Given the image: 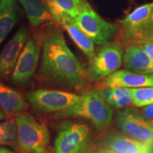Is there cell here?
I'll return each mask as SVG.
<instances>
[{"label": "cell", "mask_w": 153, "mask_h": 153, "mask_svg": "<svg viewBox=\"0 0 153 153\" xmlns=\"http://www.w3.org/2000/svg\"><path fill=\"white\" fill-rule=\"evenodd\" d=\"M38 75L45 83L68 89L85 85L84 69L67 45L60 30L51 26L44 33Z\"/></svg>", "instance_id": "obj_1"}, {"label": "cell", "mask_w": 153, "mask_h": 153, "mask_svg": "<svg viewBox=\"0 0 153 153\" xmlns=\"http://www.w3.org/2000/svg\"><path fill=\"white\" fill-rule=\"evenodd\" d=\"M120 43L123 45L153 42V2L137 7L120 22Z\"/></svg>", "instance_id": "obj_2"}, {"label": "cell", "mask_w": 153, "mask_h": 153, "mask_svg": "<svg viewBox=\"0 0 153 153\" xmlns=\"http://www.w3.org/2000/svg\"><path fill=\"white\" fill-rule=\"evenodd\" d=\"M111 107L97 91H90L81 96L79 101L62 112L57 113L60 118L82 117L91 120L96 126H109L113 118Z\"/></svg>", "instance_id": "obj_3"}, {"label": "cell", "mask_w": 153, "mask_h": 153, "mask_svg": "<svg viewBox=\"0 0 153 153\" xmlns=\"http://www.w3.org/2000/svg\"><path fill=\"white\" fill-rule=\"evenodd\" d=\"M17 149L22 153H46L50 133L46 125L38 121L30 114H18Z\"/></svg>", "instance_id": "obj_4"}, {"label": "cell", "mask_w": 153, "mask_h": 153, "mask_svg": "<svg viewBox=\"0 0 153 153\" xmlns=\"http://www.w3.org/2000/svg\"><path fill=\"white\" fill-rule=\"evenodd\" d=\"M72 21L94 43L98 45L109 43L118 32L117 26L101 19L87 0L81 11Z\"/></svg>", "instance_id": "obj_5"}, {"label": "cell", "mask_w": 153, "mask_h": 153, "mask_svg": "<svg viewBox=\"0 0 153 153\" xmlns=\"http://www.w3.org/2000/svg\"><path fill=\"white\" fill-rule=\"evenodd\" d=\"M80 99L81 96L76 94L53 89H37L26 95V99L34 109L43 114L64 111Z\"/></svg>", "instance_id": "obj_6"}, {"label": "cell", "mask_w": 153, "mask_h": 153, "mask_svg": "<svg viewBox=\"0 0 153 153\" xmlns=\"http://www.w3.org/2000/svg\"><path fill=\"white\" fill-rule=\"evenodd\" d=\"M90 131L83 122H71L61 126L51 153H82L90 147Z\"/></svg>", "instance_id": "obj_7"}, {"label": "cell", "mask_w": 153, "mask_h": 153, "mask_svg": "<svg viewBox=\"0 0 153 153\" xmlns=\"http://www.w3.org/2000/svg\"><path fill=\"white\" fill-rule=\"evenodd\" d=\"M123 48L120 42H111L102 48L91 60L88 74L94 82H99L117 71L123 62Z\"/></svg>", "instance_id": "obj_8"}, {"label": "cell", "mask_w": 153, "mask_h": 153, "mask_svg": "<svg viewBox=\"0 0 153 153\" xmlns=\"http://www.w3.org/2000/svg\"><path fill=\"white\" fill-rule=\"evenodd\" d=\"M116 125L126 135L153 147V126L142 115L130 108L117 113Z\"/></svg>", "instance_id": "obj_9"}, {"label": "cell", "mask_w": 153, "mask_h": 153, "mask_svg": "<svg viewBox=\"0 0 153 153\" xmlns=\"http://www.w3.org/2000/svg\"><path fill=\"white\" fill-rule=\"evenodd\" d=\"M39 61V48L33 36L28 38L11 77L13 85L24 87L31 81Z\"/></svg>", "instance_id": "obj_10"}, {"label": "cell", "mask_w": 153, "mask_h": 153, "mask_svg": "<svg viewBox=\"0 0 153 153\" xmlns=\"http://www.w3.org/2000/svg\"><path fill=\"white\" fill-rule=\"evenodd\" d=\"M28 30L23 26L19 28L0 53V79L12 75L17 61L28 39Z\"/></svg>", "instance_id": "obj_11"}, {"label": "cell", "mask_w": 153, "mask_h": 153, "mask_svg": "<svg viewBox=\"0 0 153 153\" xmlns=\"http://www.w3.org/2000/svg\"><path fill=\"white\" fill-rule=\"evenodd\" d=\"M101 145L116 153H144L152 148L116 131H109L104 135Z\"/></svg>", "instance_id": "obj_12"}, {"label": "cell", "mask_w": 153, "mask_h": 153, "mask_svg": "<svg viewBox=\"0 0 153 153\" xmlns=\"http://www.w3.org/2000/svg\"><path fill=\"white\" fill-rule=\"evenodd\" d=\"M101 87L139 88L153 87V74H140L128 70H117L101 81Z\"/></svg>", "instance_id": "obj_13"}, {"label": "cell", "mask_w": 153, "mask_h": 153, "mask_svg": "<svg viewBox=\"0 0 153 153\" xmlns=\"http://www.w3.org/2000/svg\"><path fill=\"white\" fill-rule=\"evenodd\" d=\"M122 63L128 71L140 74H153V62L140 45H125Z\"/></svg>", "instance_id": "obj_14"}, {"label": "cell", "mask_w": 153, "mask_h": 153, "mask_svg": "<svg viewBox=\"0 0 153 153\" xmlns=\"http://www.w3.org/2000/svg\"><path fill=\"white\" fill-rule=\"evenodd\" d=\"M51 19L61 25L72 20L81 11L85 0H43Z\"/></svg>", "instance_id": "obj_15"}, {"label": "cell", "mask_w": 153, "mask_h": 153, "mask_svg": "<svg viewBox=\"0 0 153 153\" xmlns=\"http://www.w3.org/2000/svg\"><path fill=\"white\" fill-rule=\"evenodd\" d=\"M19 11L16 0L0 1V45L18 22Z\"/></svg>", "instance_id": "obj_16"}, {"label": "cell", "mask_w": 153, "mask_h": 153, "mask_svg": "<svg viewBox=\"0 0 153 153\" xmlns=\"http://www.w3.org/2000/svg\"><path fill=\"white\" fill-rule=\"evenodd\" d=\"M27 108L23 96L13 88L0 82V108L7 114H18Z\"/></svg>", "instance_id": "obj_17"}, {"label": "cell", "mask_w": 153, "mask_h": 153, "mask_svg": "<svg viewBox=\"0 0 153 153\" xmlns=\"http://www.w3.org/2000/svg\"><path fill=\"white\" fill-rule=\"evenodd\" d=\"M22 5L27 19L33 27L52 20L45 4L40 0H18Z\"/></svg>", "instance_id": "obj_18"}, {"label": "cell", "mask_w": 153, "mask_h": 153, "mask_svg": "<svg viewBox=\"0 0 153 153\" xmlns=\"http://www.w3.org/2000/svg\"><path fill=\"white\" fill-rule=\"evenodd\" d=\"M61 26L68 32L72 41L81 50L82 53L91 60L95 55L94 43L84 33L72 20L65 21L61 24Z\"/></svg>", "instance_id": "obj_19"}, {"label": "cell", "mask_w": 153, "mask_h": 153, "mask_svg": "<svg viewBox=\"0 0 153 153\" xmlns=\"http://www.w3.org/2000/svg\"><path fill=\"white\" fill-rule=\"evenodd\" d=\"M97 91L108 104L116 108H124L133 103L132 93L129 88L101 87Z\"/></svg>", "instance_id": "obj_20"}, {"label": "cell", "mask_w": 153, "mask_h": 153, "mask_svg": "<svg viewBox=\"0 0 153 153\" xmlns=\"http://www.w3.org/2000/svg\"><path fill=\"white\" fill-rule=\"evenodd\" d=\"M132 97L134 106L144 107L153 104V87L131 88Z\"/></svg>", "instance_id": "obj_21"}, {"label": "cell", "mask_w": 153, "mask_h": 153, "mask_svg": "<svg viewBox=\"0 0 153 153\" xmlns=\"http://www.w3.org/2000/svg\"><path fill=\"white\" fill-rule=\"evenodd\" d=\"M4 126V133L2 145L11 146L17 148V125L15 118H9L3 122Z\"/></svg>", "instance_id": "obj_22"}, {"label": "cell", "mask_w": 153, "mask_h": 153, "mask_svg": "<svg viewBox=\"0 0 153 153\" xmlns=\"http://www.w3.org/2000/svg\"><path fill=\"white\" fill-rule=\"evenodd\" d=\"M141 115L153 126V104L145 106L141 110Z\"/></svg>", "instance_id": "obj_23"}, {"label": "cell", "mask_w": 153, "mask_h": 153, "mask_svg": "<svg viewBox=\"0 0 153 153\" xmlns=\"http://www.w3.org/2000/svg\"><path fill=\"white\" fill-rule=\"evenodd\" d=\"M140 46L144 50L145 52L148 55V56L150 57L151 60L153 62V42H152V43L143 44V45H140Z\"/></svg>", "instance_id": "obj_24"}, {"label": "cell", "mask_w": 153, "mask_h": 153, "mask_svg": "<svg viewBox=\"0 0 153 153\" xmlns=\"http://www.w3.org/2000/svg\"><path fill=\"white\" fill-rule=\"evenodd\" d=\"M4 133V123H0V145H2Z\"/></svg>", "instance_id": "obj_25"}, {"label": "cell", "mask_w": 153, "mask_h": 153, "mask_svg": "<svg viewBox=\"0 0 153 153\" xmlns=\"http://www.w3.org/2000/svg\"><path fill=\"white\" fill-rule=\"evenodd\" d=\"M0 153H14V152H13L12 150H9V148L0 147Z\"/></svg>", "instance_id": "obj_26"}, {"label": "cell", "mask_w": 153, "mask_h": 153, "mask_svg": "<svg viewBox=\"0 0 153 153\" xmlns=\"http://www.w3.org/2000/svg\"><path fill=\"white\" fill-rule=\"evenodd\" d=\"M97 153H116V152H114V151H112V150H108V149L104 148V149H102V150H99Z\"/></svg>", "instance_id": "obj_27"}, {"label": "cell", "mask_w": 153, "mask_h": 153, "mask_svg": "<svg viewBox=\"0 0 153 153\" xmlns=\"http://www.w3.org/2000/svg\"><path fill=\"white\" fill-rule=\"evenodd\" d=\"M5 118H6V116H5L4 112L0 108V121H1V120H4Z\"/></svg>", "instance_id": "obj_28"}, {"label": "cell", "mask_w": 153, "mask_h": 153, "mask_svg": "<svg viewBox=\"0 0 153 153\" xmlns=\"http://www.w3.org/2000/svg\"><path fill=\"white\" fill-rule=\"evenodd\" d=\"M82 153H91V148H90V147H89V148H87V150H85V151H84L83 152H82Z\"/></svg>", "instance_id": "obj_29"}, {"label": "cell", "mask_w": 153, "mask_h": 153, "mask_svg": "<svg viewBox=\"0 0 153 153\" xmlns=\"http://www.w3.org/2000/svg\"><path fill=\"white\" fill-rule=\"evenodd\" d=\"M144 153H153V147H152V148H151L150 150H148L147 152H145Z\"/></svg>", "instance_id": "obj_30"}]
</instances>
